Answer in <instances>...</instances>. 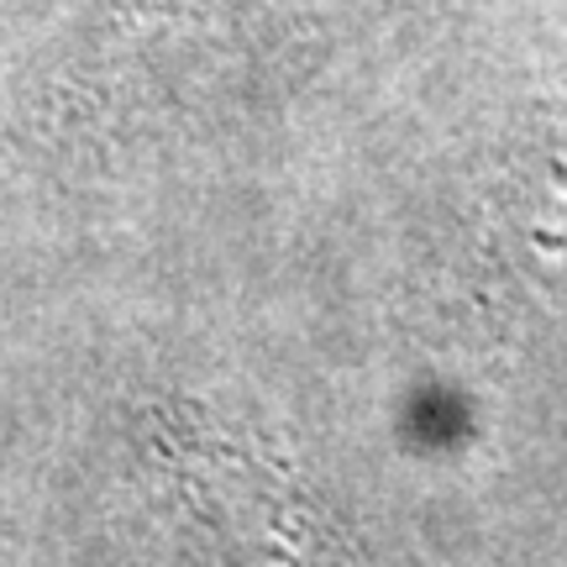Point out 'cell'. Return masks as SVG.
Segmentation results:
<instances>
[{
    "label": "cell",
    "mask_w": 567,
    "mask_h": 567,
    "mask_svg": "<svg viewBox=\"0 0 567 567\" xmlns=\"http://www.w3.org/2000/svg\"><path fill=\"white\" fill-rule=\"evenodd\" d=\"M179 478L210 536L231 547L237 567H352L321 509L252 446H184Z\"/></svg>",
    "instance_id": "6da1fadb"
}]
</instances>
